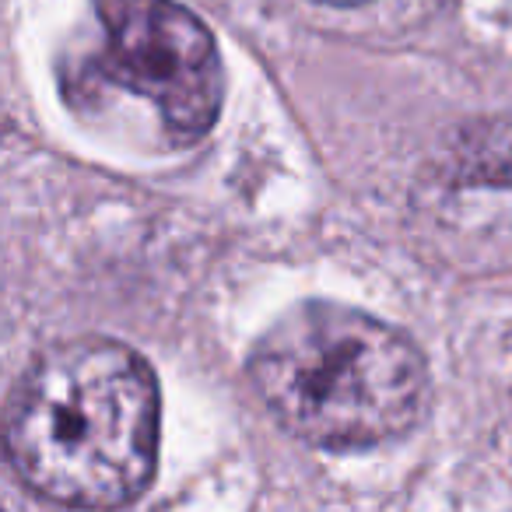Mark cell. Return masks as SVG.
Here are the masks:
<instances>
[{
  "label": "cell",
  "instance_id": "1",
  "mask_svg": "<svg viewBox=\"0 0 512 512\" xmlns=\"http://www.w3.org/2000/svg\"><path fill=\"white\" fill-rule=\"evenodd\" d=\"M15 470L64 505L113 509L148 488L158 460V383L116 341L46 351L8 414Z\"/></svg>",
  "mask_w": 512,
  "mask_h": 512
},
{
  "label": "cell",
  "instance_id": "2",
  "mask_svg": "<svg viewBox=\"0 0 512 512\" xmlns=\"http://www.w3.org/2000/svg\"><path fill=\"white\" fill-rule=\"evenodd\" d=\"M249 376L288 432L323 449L404 435L425 407V362L414 344L334 302L281 316L256 344Z\"/></svg>",
  "mask_w": 512,
  "mask_h": 512
},
{
  "label": "cell",
  "instance_id": "3",
  "mask_svg": "<svg viewBox=\"0 0 512 512\" xmlns=\"http://www.w3.org/2000/svg\"><path fill=\"white\" fill-rule=\"evenodd\" d=\"M102 64L116 85L155 106L176 141H197L221 109L211 32L172 0H99Z\"/></svg>",
  "mask_w": 512,
  "mask_h": 512
},
{
  "label": "cell",
  "instance_id": "4",
  "mask_svg": "<svg viewBox=\"0 0 512 512\" xmlns=\"http://www.w3.org/2000/svg\"><path fill=\"white\" fill-rule=\"evenodd\" d=\"M323 4H362V0H323Z\"/></svg>",
  "mask_w": 512,
  "mask_h": 512
}]
</instances>
